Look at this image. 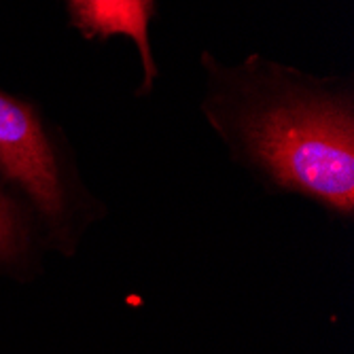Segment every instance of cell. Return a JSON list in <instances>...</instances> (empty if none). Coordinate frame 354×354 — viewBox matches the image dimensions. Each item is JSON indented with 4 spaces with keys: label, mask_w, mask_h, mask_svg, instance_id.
<instances>
[{
    "label": "cell",
    "mask_w": 354,
    "mask_h": 354,
    "mask_svg": "<svg viewBox=\"0 0 354 354\" xmlns=\"http://www.w3.org/2000/svg\"><path fill=\"white\" fill-rule=\"evenodd\" d=\"M79 24L98 35H127L142 55L147 81L155 77V64L149 51L147 26L153 15V0H71Z\"/></svg>",
    "instance_id": "3957f363"
},
{
    "label": "cell",
    "mask_w": 354,
    "mask_h": 354,
    "mask_svg": "<svg viewBox=\"0 0 354 354\" xmlns=\"http://www.w3.org/2000/svg\"><path fill=\"white\" fill-rule=\"evenodd\" d=\"M248 136L280 183L352 214L354 125L348 111L329 102H286L257 117Z\"/></svg>",
    "instance_id": "6da1fadb"
},
{
    "label": "cell",
    "mask_w": 354,
    "mask_h": 354,
    "mask_svg": "<svg viewBox=\"0 0 354 354\" xmlns=\"http://www.w3.org/2000/svg\"><path fill=\"white\" fill-rule=\"evenodd\" d=\"M19 246V232H17V223L7 206V202L0 198V259L11 257Z\"/></svg>",
    "instance_id": "277c9868"
},
{
    "label": "cell",
    "mask_w": 354,
    "mask_h": 354,
    "mask_svg": "<svg viewBox=\"0 0 354 354\" xmlns=\"http://www.w3.org/2000/svg\"><path fill=\"white\" fill-rule=\"evenodd\" d=\"M0 168L17 180L43 212L62 210V191L51 149L39 121L24 104L0 93Z\"/></svg>",
    "instance_id": "7a4b0ae2"
}]
</instances>
